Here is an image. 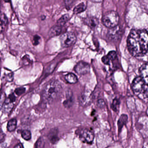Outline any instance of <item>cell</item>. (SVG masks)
I'll list each match as a JSON object with an SVG mask.
<instances>
[{
  "instance_id": "obj_25",
  "label": "cell",
  "mask_w": 148,
  "mask_h": 148,
  "mask_svg": "<svg viewBox=\"0 0 148 148\" xmlns=\"http://www.w3.org/2000/svg\"><path fill=\"white\" fill-rule=\"evenodd\" d=\"M74 0H66V1H65V6H66V8L67 9L71 8V7H72L71 6H72V4L74 3Z\"/></svg>"
},
{
  "instance_id": "obj_11",
  "label": "cell",
  "mask_w": 148,
  "mask_h": 148,
  "mask_svg": "<svg viewBox=\"0 0 148 148\" xmlns=\"http://www.w3.org/2000/svg\"><path fill=\"white\" fill-rule=\"evenodd\" d=\"M13 107H14L13 102L11 101L8 98V99L5 100L4 102L3 103V104L1 106V109L3 112L6 114H8L10 112Z\"/></svg>"
},
{
  "instance_id": "obj_14",
  "label": "cell",
  "mask_w": 148,
  "mask_h": 148,
  "mask_svg": "<svg viewBox=\"0 0 148 148\" xmlns=\"http://www.w3.org/2000/svg\"><path fill=\"white\" fill-rule=\"evenodd\" d=\"M85 21L87 24L92 28L96 27L98 24V20L94 17L87 18L86 20H85Z\"/></svg>"
},
{
  "instance_id": "obj_17",
  "label": "cell",
  "mask_w": 148,
  "mask_h": 148,
  "mask_svg": "<svg viewBox=\"0 0 148 148\" xmlns=\"http://www.w3.org/2000/svg\"><path fill=\"white\" fill-rule=\"evenodd\" d=\"M86 9V5L84 4V3H81L74 8L73 13L75 14H78L85 11Z\"/></svg>"
},
{
  "instance_id": "obj_16",
  "label": "cell",
  "mask_w": 148,
  "mask_h": 148,
  "mask_svg": "<svg viewBox=\"0 0 148 148\" xmlns=\"http://www.w3.org/2000/svg\"><path fill=\"white\" fill-rule=\"evenodd\" d=\"M65 80L69 83L74 84L78 81V78L73 73L67 74L65 77Z\"/></svg>"
},
{
  "instance_id": "obj_13",
  "label": "cell",
  "mask_w": 148,
  "mask_h": 148,
  "mask_svg": "<svg viewBox=\"0 0 148 148\" xmlns=\"http://www.w3.org/2000/svg\"><path fill=\"white\" fill-rule=\"evenodd\" d=\"M141 77L148 84V63L144 64L140 69Z\"/></svg>"
},
{
  "instance_id": "obj_31",
  "label": "cell",
  "mask_w": 148,
  "mask_h": 148,
  "mask_svg": "<svg viewBox=\"0 0 148 148\" xmlns=\"http://www.w3.org/2000/svg\"><path fill=\"white\" fill-rule=\"evenodd\" d=\"M14 148H23V146L21 143H19V144H17L16 145Z\"/></svg>"
},
{
  "instance_id": "obj_10",
  "label": "cell",
  "mask_w": 148,
  "mask_h": 148,
  "mask_svg": "<svg viewBox=\"0 0 148 148\" xmlns=\"http://www.w3.org/2000/svg\"><path fill=\"white\" fill-rule=\"evenodd\" d=\"M66 98L67 99L63 102V105L67 108H70L73 104V93L70 89L67 90Z\"/></svg>"
},
{
  "instance_id": "obj_3",
  "label": "cell",
  "mask_w": 148,
  "mask_h": 148,
  "mask_svg": "<svg viewBox=\"0 0 148 148\" xmlns=\"http://www.w3.org/2000/svg\"><path fill=\"white\" fill-rule=\"evenodd\" d=\"M132 88L134 93L139 98L148 100V84L141 77H136L134 80Z\"/></svg>"
},
{
  "instance_id": "obj_8",
  "label": "cell",
  "mask_w": 148,
  "mask_h": 148,
  "mask_svg": "<svg viewBox=\"0 0 148 148\" xmlns=\"http://www.w3.org/2000/svg\"><path fill=\"white\" fill-rule=\"evenodd\" d=\"M122 34V29L120 26L117 25L109 29L108 32L107 37L110 40L117 41L120 39Z\"/></svg>"
},
{
  "instance_id": "obj_19",
  "label": "cell",
  "mask_w": 148,
  "mask_h": 148,
  "mask_svg": "<svg viewBox=\"0 0 148 148\" xmlns=\"http://www.w3.org/2000/svg\"><path fill=\"white\" fill-rule=\"evenodd\" d=\"M69 19V15L68 14H65L63 15L61 18H59V19H58L57 21V25L62 27L67 22Z\"/></svg>"
},
{
  "instance_id": "obj_29",
  "label": "cell",
  "mask_w": 148,
  "mask_h": 148,
  "mask_svg": "<svg viewBox=\"0 0 148 148\" xmlns=\"http://www.w3.org/2000/svg\"><path fill=\"white\" fill-rule=\"evenodd\" d=\"M102 61L105 65H109L110 60L107 56H104V57H103Z\"/></svg>"
},
{
  "instance_id": "obj_23",
  "label": "cell",
  "mask_w": 148,
  "mask_h": 148,
  "mask_svg": "<svg viewBox=\"0 0 148 148\" xmlns=\"http://www.w3.org/2000/svg\"><path fill=\"white\" fill-rule=\"evenodd\" d=\"M110 60H114L116 58V53L115 51H110L107 55Z\"/></svg>"
},
{
  "instance_id": "obj_21",
  "label": "cell",
  "mask_w": 148,
  "mask_h": 148,
  "mask_svg": "<svg viewBox=\"0 0 148 148\" xmlns=\"http://www.w3.org/2000/svg\"><path fill=\"white\" fill-rule=\"evenodd\" d=\"M22 138L26 140H29L31 138V134L30 131L28 130H24L21 132Z\"/></svg>"
},
{
  "instance_id": "obj_20",
  "label": "cell",
  "mask_w": 148,
  "mask_h": 148,
  "mask_svg": "<svg viewBox=\"0 0 148 148\" xmlns=\"http://www.w3.org/2000/svg\"><path fill=\"white\" fill-rule=\"evenodd\" d=\"M1 30L2 32L8 23V18L3 13L1 14Z\"/></svg>"
},
{
  "instance_id": "obj_30",
  "label": "cell",
  "mask_w": 148,
  "mask_h": 148,
  "mask_svg": "<svg viewBox=\"0 0 148 148\" xmlns=\"http://www.w3.org/2000/svg\"><path fill=\"white\" fill-rule=\"evenodd\" d=\"M8 98L12 102H14L15 101L16 97H15L14 95L13 94H10Z\"/></svg>"
},
{
  "instance_id": "obj_6",
  "label": "cell",
  "mask_w": 148,
  "mask_h": 148,
  "mask_svg": "<svg viewBox=\"0 0 148 148\" xmlns=\"http://www.w3.org/2000/svg\"><path fill=\"white\" fill-rule=\"evenodd\" d=\"M78 136L83 142L91 144L94 141V136L93 132L87 129L81 130L78 131Z\"/></svg>"
},
{
  "instance_id": "obj_2",
  "label": "cell",
  "mask_w": 148,
  "mask_h": 148,
  "mask_svg": "<svg viewBox=\"0 0 148 148\" xmlns=\"http://www.w3.org/2000/svg\"><path fill=\"white\" fill-rule=\"evenodd\" d=\"M61 84L56 80H53L48 83L44 87L42 93L43 101L50 103L56 100L62 91Z\"/></svg>"
},
{
  "instance_id": "obj_18",
  "label": "cell",
  "mask_w": 148,
  "mask_h": 148,
  "mask_svg": "<svg viewBox=\"0 0 148 148\" xmlns=\"http://www.w3.org/2000/svg\"><path fill=\"white\" fill-rule=\"evenodd\" d=\"M17 121L16 119H13L10 120L8 122L7 124V129L9 132H13L15 130L17 127Z\"/></svg>"
},
{
  "instance_id": "obj_7",
  "label": "cell",
  "mask_w": 148,
  "mask_h": 148,
  "mask_svg": "<svg viewBox=\"0 0 148 148\" xmlns=\"http://www.w3.org/2000/svg\"><path fill=\"white\" fill-rule=\"evenodd\" d=\"M92 94L91 91L85 90L81 93L79 95V101L81 106L87 107L92 102Z\"/></svg>"
},
{
  "instance_id": "obj_28",
  "label": "cell",
  "mask_w": 148,
  "mask_h": 148,
  "mask_svg": "<svg viewBox=\"0 0 148 148\" xmlns=\"http://www.w3.org/2000/svg\"><path fill=\"white\" fill-rule=\"evenodd\" d=\"M40 39H41V38H40V37L39 36H34V39H33V40H34V45H35V46H36V45L39 44Z\"/></svg>"
},
{
  "instance_id": "obj_22",
  "label": "cell",
  "mask_w": 148,
  "mask_h": 148,
  "mask_svg": "<svg viewBox=\"0 0 148 148\" xmlns=\"http://www.w3.org/2000/svg\"><path fill=\"white\" fill-rule=\"evenodd\" d=\"M120 104V101H118V100H117V99H115L113 101L112 105H111V108L114 111L117 112L119 110Z\"/></svg>"
},
{
  "instance_id": "obj_32",
  "label": "cell",
  "mask_w": 148,
  "mask_h": 148,
  "mask_svg": "<svg viewBox=\"0 0 148 148\" xmlns=\"http://www.w3.org/2000/svg\"><path fill=\"white\" fill-rule=\"evenodd\" d=\"M91 1L94 2L99 3L102 1L103 0H91Z\"/></svg>"
},
{
  "instance_id": "obj_1",
  "label": "cell",
  "mask_w": 148,
  "mask_h": 148,
  "mask_svg": "<svg viewBox=\"0 0 148 148\" xmlns=\"http://www.w3.org/2000/svg\"><path fill=\"white\" fill-rule=\"evenodd\" d=\"M127 48L133 56L141 57L148 51V32L145 29H133L127 39Z\"/></svg>"
},
{
  "instance_id": "obj_5",
  "label": "cell",
  "mask_w": 148,
  "mask_h": 148,
  "mask_svg": "<svg viewBox=\"0 0 148 148\" xmlns=\"http://www.w3.org/2000/svg\"><path fill=\"white\" fill-rule=\"evenodd\" d=\"M61 44L63 47H68L74 45L76 40L75 35L72 32H67L61 36L60 37Z\"/></svg>"
},
{
  "instance_id": "obj_9",
  "label": "cell",
  "mask_w": 148,
  "mask_h": 148,
  "mask_svg": "<svg viewBox=\"0 0 148 148\" xmlns=\"http://www.w3.org/2000/svg\"><path fill=\"white\" fill-rule=\"evenodd\" d=\"M75 71L79 75H84L88 73L90 70L89 65L84 62H80L74 68Z\"/></svg>"
},
{
  "instance_id": "obj_26",
  "label": "cell",
  "mask_w": 148,
  "mask_h": 148,
  "mask_svg": "<svg viewBox=\"0 0 148 148\" xmlns=\"http://www.w3.org/2000/svg\"><path fill=\"white\" fill-rule=\"evenodd\" d=\"M44 145V142L43 140L42 139H40L36 144V148H42V146Z\"/></svg>"
},
{
  "instance_id": "obj_33",
  "label": "cell",
  "mask_w": 148,
  "mask_h": 148,
  "mask_svg": "<svg viewBox=\"0 0 148 148\" xmlns=\"http://www.w3.org/2000/svg\"><path fill=\"white\" fill-rule=\"evenodd\" d=\"M5 1H6V2H8V0H5Z\"/></svg>"
},
{
  "instance_id": "obj_4",
  "label": "cell",
  "mask_w": 148,
  "mask_h": 148,
  "mask_svg": "<svg viewBox=\"0 0 148 148\" xmlns=\"http://www.w3.org/2000/svg\"><path fill=\"white\" fill-rule=\"evenodd\" d=\"M119 19L120 17L117 12L112 10L106 12L103 15L102 22L105 27L110 29L118 25Z\"/></svg>"
},
{
  "instance_id": "obj_27",
  "label": "cell",
  "mask_w": 148,
  "mask_h": 148,
  "mask_svg": "<svg viewBox=\"0 0 148 148\" xmlns=\"http://www.w3.org/2000/svg\"><path fill=\"white\" fill-rule=\"evenodd\" d=\"M97 105L99 108H103L105 106V102L103 99H99L97 101Z\"/></svg>"
},
{
  "instance_id": "obj_12",
  "label": "cell",
  "mask_w": 148,
  "mask_h": 148,
  "mask_svg": "<svg viewBox=\"0 0 148 148\" xmlns=\"http://www.w3.org/2000/svg\"><path fill=\"white\" fill-rule=\"evenodd\" d=\"M62 27L58 25L53 26L50 29L48 36L50 37H53L59 35L61 33Z\"/></svg>"
},
{
  "instance_id": "obj_15",
  "label": "cell",
  "mask_w": 148,
  "mask_h": 148,
  "mask_svg": "<svg viewBox=\"0 0 148 148\" xmlns=\"http://www.w3.org/2000/svg\"><path fill=\"white\" fill-rule=\"evenodd\" d=\"M128 117L127 115L123 114L119 118L118 121V127L119 131H120L124 125L127 123V122Z\"/></svg>"
},
{
  "instance_id": "obj_24",
  "label": "cell",
  "mask_w": 148,
  "mask_h": 148,
  "mask_svg": "<svg viewBox=\"0 0 148 148\" xmlns=\"http://www.w3.org/2000/svg\"><path fill=\"white\" fill-rule=\"evenodd\" d=\"M25 89L24 88H20L16 89L15 90V92L18 95H21L25 92Z\"/></svg>"
}]
</instances>
